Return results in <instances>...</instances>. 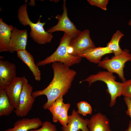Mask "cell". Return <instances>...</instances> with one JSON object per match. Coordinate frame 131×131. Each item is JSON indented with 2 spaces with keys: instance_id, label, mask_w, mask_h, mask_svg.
<instances>
[{
  "instance_id": "obj_1",
  "label": "cell",
  "mask_w": 131,
  "mask_h": 131,
  "mask_svg": "<svg viewBox=\"0 0 131 131\" xmlns=\"http://www.w3.org/2000/svg\"><path fill=\"white\" fill-rule=\"evenodd\" d=\"M52 67L53 76L51 82L44 89L32 93L34 98L42 95L46 96L47 101L43 106L44 109H48L60 96H64L67 93L76 74L75 70L60 62L52 63Z\"/></svg>"
},
{
  "instance_id": "obj_2",
  "label": "cell",
  "mask_w": 131,
  "mask_h": 131,
  "mask_svg": "<svg viewBox=\"0 0 131 131\" xmlns=\"http://www.w3.org/2000/svg\"><path fill=\"white\" fill-rule=\"evenodd\" d=\"M27 5L26 3L22 5L18 9L17 16L20 23L24 26L28 25L30 26V35L34 42L40 45L51 42L53 36L52 33H48L44 29L43 26L45 22H41L40 18L36 23L32 22L27 14Z\"/></svg>"
},
{
  "instance_id": "obj_3",
  "label": "cell",
  "mask_w": 131,
  "mask_h": 131,
  "mask_svg": "<svg viewBox=\"0 0 131 131\" xmlns=\"http://www.w3.org/2000/svg\"><path fill=\"white\" fill-rule=\"evenodd\" d=\"M72 39L71 36L64 33L60 39V44L55 51L44 59L38 61L36 63L37 65L38 66H43L57 62L70 67L79 63L81 60L82 57L73 56L68 52V47Z\"/></svg>"
},
{
  "instance_id": "obj_4",
  "label": "cell",
  "mask_w": 131,
  "mask_h": 131,
  "mask_svg": "<svg viewBox=\"0 0 131 131\" xmlns=\"http://www.w3.org/2000/svg\"><path fill=\"white\" fill-rule=\"evenodd\" d=\"M116 77L113 73L107 71H100L96 74L90 75L86 79L81 81L80 83L87 81L90 86L98 81L104 82L107 88L106 91L110 95L109 106L112 107L115 105L116 98L122 95L123 83L116 81Z\"/></svg>"
},
{
  "instance_id": "obj_5",
  "label": "cell",
  "mask_w": 131,
  "mask_h": 131,
  "mask_svg": "<svg viewBox=\"0 0 131 131\" xmlns=\"http://www.w3.org/2000/svg\"><path fill=\"white\" fill-rule=\"evenodd\" d=\"M129 52V50L125 49L118 56H113L110 59L106 57L98 63V66L106 69L110 73L117 74L123 82H124L126 80L123 71L125 64L126 62L131 61V54Z\"/></svg>"
},
{
  "instance_id": "obj_6",
  "label": "cell",
  "mask_w": 131,
  "mask_h": 131,
  "mask_svg": "<svg viewBox=\"0 0 131 131\" xmlns=\"http://www.w3.org/2000/svg\"><path fill=\"white\" fill-rule=\"evenodd\" d=\"M63 8L62 14L61 15H57L55 17L58 21L57 23L55 26L47 30L46 31L51 33L56 31H63L71 36L73 39L79 34L82 31L77 29L74 23L69 19L67 15L66 0H63Z\"/></svg>"
},
{
  "instance_id": "obj_7",
  "label": "cell",
  "mask_w": 131,
  "mask_h": 131,
  "mask_svg": "<svg viewBox=\"0 0 131 131\" xmlns=\"http://www.w3.org/2000/svg\"><path fill=\"white\" fill-rule=\"evenodd\" d=\"M33 90V86L25 77L20 96L18 107L14 111L17 116H25L32 109L35 101V98L32 95Z\"/></svg>"
},
{
  "instance_id": "obj_8",
  "label": "cell",
  "mask_w": 131,
  "mask_h": 131,
  "mask_svg": "<svg viewBox=\"0 0 131 131\" xmlns=\"http://www.w3.org/2000/svg\"><path fill=\"white\" fill-rule=\"evenodd\" d=\"M15 65L8 60L0 59V89L5 90L15 79Z\"/></svg>"
},
{
  "instance_id": "obj_9",
  "label": "cell",
  "mask_w": 131,
  "mask_h": 131,
  "mask_svg": "<svg viewBox=\"0 0 131 131\" xmlns=\"http://www.w3.org/2000/svg\"><path fill=\"white\" fill-rule=\"evenodd\" d=\"M70 46L73 49L72 55L77 56L80 52L88 48L95 47L90 35L89 30L86 29L81 32L75 38L72 39Z\"/></svg>"
},
{
  "instance_id": "obj_10",
  "label": "cell",
  "mask_w": 131,
  "mask_h": 131,
  "mask_svg": "<svg viewBox=\"0 0 131 131\" xmlns=\"http://www.w3.org/2000/svg\"><path fill=\"white\" fill-rule=\"evenodd\" d=\"M25 77H16L15 80L5 90L9 102L17 109L19 103V98L21 94Z\"/></svg>"
},
{
  "instance_id": "obj_11",
  "label": "cell",
  "mask_w": 131,
  "mask_h": 131,
  "mask_svg": "<svg viewBox=\"0 0 131 131\" xmlns=\"http://www.w3.org/2000/svg\"><path fill=\"white\" fill-rule=\"evenodd\" d=\"M27 30L18 29L14 27L8 44L10 53L20 50L26 49L27 38Z\"/></svg>"
},
{
  "instance_id": "obj_12",
  "label": "cell",
  "mask_w": 131,
  "mask_h": 131,
  "mask_svg": "<svg viewBox=\"0 0 131 131\" xmlns=\"http://www.w3.org/2000/svg\"><path fill=\"white\" fill-rule=\"evenodd\" d=\"M69 121L65 127H62V131H90L88 127L89 119H84L74 109H73L71 115H69Z\"/></svg>"
},
{
  "instance_id": "obj_13",
  "label": "cell",
  "mask_w": 131,
  "mask_h": 131,
  "mask_svg": "<svg viewBox=\"0 0 131 131\" xmlns=\"http://www.w3.org/2000/svg\"><path fill=\"white\" fill-rule=\"evenodd\" d=\"M107 46L91 48L79 52L77 56L85 58L90 62L98 63L102 56L106 54L112 53Z\"/></svg>"
},
{
  "instance_id": "obj_14",
  "label": "cell",
  "mask_w": 131,
  "mask_h": 131,
  "mask_svg": "<svg viewBox=\"0 0 131 131\" xmlns=\"http://www.w3.org/2000/svg\"><path fill=\"white\" fill-rule=\"evenodd\" d=\"M42 123L38 117L23 118L16 121L13 128H8L4 131H28L31 129H37L41 126Z\"/></svg>"
},
{
  "instance_id": "obj_15",
  "label": "cell",
  "mask_w": 131,
  "mask_h": 131,
  "mask_svg": "<svg viewBox=\"0 0 131 131\" xmlns=\"http://www.w3.org/2000/svg\"><path fill=\"white\" fill-rule=\"evenodd\" d=\"M88 127L90 131H111L109 120L100 113L92 116L89 119Z\"/></svg>"
},
{
  "instance_id": "obj_16",
  "label": "cell",
  "mask_w": 131,
  "mask_h": 131,
  "mask_svg": "<svg viewBox=\"0 0 131 131\" xmlns=\"http://www.w3.org/2000/svg\"><path fill=\"white\" fill-rule=\"evenodd\" d=\"M17 57L29 67L34 77L35 80L40 81L41 80V73L36 64L33 56L26 49L16 51Z\"/></svg>"
},
{
  "instance_id": "obj_17",
  "label": "cell",
  "mask_w": 131,
  "mask_h": 131,
  "mask_svg": "<svg viewBox=\"0 0 131 131\" xmlns=\"http://www.w3.org/2000/svg\"><path fill=\"white\" fill-rule=\"evenodd\" d=\"M14 27L8 25L0 18V52H9L8 44Z\"/></svg>"
},
{
  "instance_id": "obj_18",
  "label": "cell",
  "mask_w": 131,
  "mask_h": 131,
  "mask_svg": "<svg viewBox=\"0 0 131 131\" xmlns=\"http://www.w3.org/2000/svg\"><path fill=\"white\" fill-rule=\"evenodd\" d=\"M14 109L9 102L5 90L0 89V116L9 115Z\"/></svg>"
},
{
  "instance_id": "obj_19",
  "label": "cell",
  "mask_w": 131,
  "mask_h": 131,
  "mask_svg": "<svg viewBox=\"0 0 131 131\" xmlns=\"http://www.w3.org/2000/svg\"><path fill=\"white\" fill-rule=\"evenodd\" d=\"M124 35L120 31L117 30L113 34L111 40L107 45L106 46L114 53L115 56L120 55L123 52V50L119 47V43L120 39Z\"/></svg>"
},
{
  "instance_id": "obj_20",
  "label": "cell",
  "mask_w": 131,
  "mask_h": 131,
  "mask_svg": "<svg viewBox=\"0 0 131 131\" xmlns=\"http://www.w3.org/2000/svg\"><path fill=\"white\" fill-rule=\"evenodd\" d=\"M63 95L60 96L48 109L52 115L53 121L54 122L56 123L58 121V117L63 103Z\"/></svg>"
},
{
  "instance_id": "obj_21",
  "label": "cell",
  "mask_w": 131,
  "mask_h": 131,
  "mask_svg": "<svg viewBox=\"0 0 131 131\" xmlns=\"http://www.w3.org/2000/svg\"><path fill=\"white\" fill-rule=\"evenodd\" d=\"M70 106V104L69 103H63L61 112L58 119L62 127H66L69 121V116L68 115V111Z\"/></svg>"
},
{
  "instance_id": "obj_22",
  "label": "cell",
  "mask_w": 131,
  "mask_h": 131,
  "mask_svg": "<svg viewBox=\"0 0 131 131\" xmlns=\"http://www.w3.org/2000/svg\"><path fill=\"white\" fill-rule=\"evenodd\" d=\"M77 104L78 110L76 112L78 114H82L84 116L92 114V108L90 105L87 102L81 101Z\"/></svg>"
},
{
  "instance_id": "obj_23",
  "label": "cell",
  "mask_w": 131,
  "mask_h": 131,
  "mask_svg": "<svg viewBox=\"0 0 131 131\" xmlns=\"http://www.w3.org/2000/svg\"><path fill=\"white\" fill-rule=\"evenodd\" d=\"M40 128L37 129H31L28 131H57L56 126L48 121L42 123Z\"/></svg>"
},
{
  "instance_id": "obj_24",
  "label": "cell",
  "mask_w": 131,
  "mask_h": 131,
  "mask_svg": "<svg viewBox=\"0 0 131 131\" xmlns=\"http://www.w3.org/2000/svg\"><path fill=\"white\" fill-rule=\"evenodd\" d=\"M123 83L122 95L131 99V79Z\"/></svg>"
},
{
  "instance_id": "obj_25",
  "label": "cell",
  "mask_w": 131,
  "mask_h": 131,
  "mask_svg": "<svg viewBox=\"0 0 131 131\" xmlns=\"http://www.w3.org/2000/svg\"><path fill=\"white\" fill-rule=\"evenodd\" d=\"M108 0H88L90 5L99 7L102 9L107 10L106 6L108 2Z\"/></svg>"
},
{
  "instance_id": "obj_26",
  "label": "cell",
  "mask_w": 131,
  "mask_h": 131,
  "mask_svg": "<svg viewBox=\"0 0 131 131\" xmlns=\"http://www.w3.org/2000/svg\"><path fill=\"white\" fill-rule=\"evenodd\" d=\"M124 99L127 106L126 113L131 118V99L124 97Z\"/></svg>"
},
{
  "instance_id": "obj_27",
  "label": "cell",
  "mask_w": 131,
  "mask_h": 131,
  "mask_svg": "<svg viewBox=\"0 0 131 131\" xmlns=\"http://www.w3.org/2000/svg\"><path fill=\"white\" fill-rule=\"evenodd\" d=\"M125 131H131V120L129 121L128 128Z\"/></svg>"
},
{
  "instance_id": "obj_28",
  "label": "cell",
  "mask_w": 131,
  "mask_h": 131,
  "mask_svg": "<svg viewBox=\"0 0 131 131\" xmlns=\"http://www.w3.org/2000/svg\"><path fill=\"white\" fill-rule=\"evenodd\" d=\"M30 1V2L29 3V4H30V5L31 6H34L35 4L34 0H31Z\"/></svg>"
},
{
  "instance_id": "obj_29",
  "label": "cell",
  "mask_w": 131,
  "mask_h": 131,
  "mask_svg": "<svg viewBox=\"0 0 131 131\" xmlns=\"http://www.w3.org/2000/svg\"><path fill=\"white\" fill-rule=\"evenodd\" d=\"M128 24L129 25L131 26V19H130L128 23Z\"/></svg>"
},
{
  "instance_id": "obj_30",
  "label": "cell",
  "mask_w": 131,
  "mask_h": 131,
  "mask_svg": "<svg viewBox=\"0 0 131 131\" xmlns=\"http://www.w3.org/2000/svg\"><path fill=\"white\" fill-rule=\"evenodd\" d=\"M78 131H82V130H79Z\"/></svg>"
}]
</instances>
